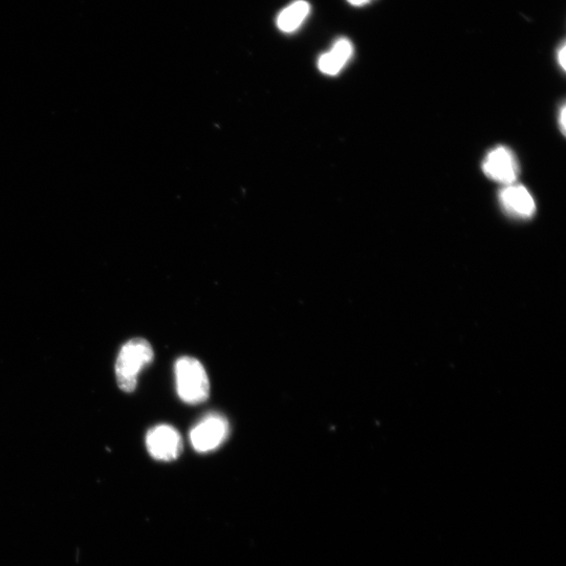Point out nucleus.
Returning a JSON list of instances; mask_svg holds the SVG:
<instances>
[{"label": "nucleus", "mask_w": 566, "mask_h": 566, "mask_svg": "<svg viewBox=\"0 0 566 566\" xmlns=\"http://www.w3.org/2000/svg\"><path fill=\"white\" fill-rule=\"evenodd\" d=\"M309 13L310 5L304 0H298L279 14L277 26L283 32H294L301 26Z\"/></svg>", "instance_id": "nucleus-8"}, {"label": "nucleus", "mask_w": 566, "mask_h": 566, "mask_svg": "<svg viewBox=\"0 0 566 566\" xmlns=\"http://www.w3.org/2000/svg\"><path fill=\"white\" fill-rule=\"evenodd\" d=\"M155 353L145 339L128 341L119 353L116 363V377L119 387L125 393H133L138 385L142 370L154 361Z\"/></svg>", "instance_id": "nucleus-1"}, {"label": "nucleus", "mask_w": 566, "mask_h": 566, "mask_svg": "<svg viewBox=\"0 0 566 566\" xmlns=\"http://www.w3.org/2000/svg\"><path fill=\"white\" fill-rule=\"evenodd\" d=\"M565 106H563L561 108V113H560V125H561V132L564 134L565 133Z\"/></svg>", "instance_id": "nucleus-11"}, {"label": "nucleus", "mask_w": 566, "mask_h": 566, "mask_svg": "<svg viewBox=\"0 0 566 566\" xmlns=\"http://www.w3.org/2000/svg\"><path fill=\"white\" fill-rule=\"evenodd\" d=\"M177 390L181 400L198 405L208 400L210 382L203 364L192 357H182L176 363Z\"/></svg>", "instance_id": "nucleus-2"}, {"label": "nucleus", "mask_w": 566, "mask_h": 566, "mask_svg": "<svg viewBox=\"0 0 566 566\" xmlns=\"http://www.w3.org/2000/svg\"><path fill=\"white\" fill-rule=\"evenodd\" d=\"M499 202L508 214L518 219H531L536 212L533 195L524 186L514 184L506 186L499 193Z\"/></svg>", "instance_id": "nucleus-6"}, {"label": "nucleus", "mask_w": 566, "mask_h": 566, "mask_svg": "<svg viewBox=\"0 0 566 566\" xmlns=\"http://www.w3.org/2000/svg\"><path fill=\"white\" fill-rule=\"evenodd\" d=\"M558 55H559V56H558V58H559V63H560V65H561L562 69L565 70V62H566L565 57H566V53H565V46H564V45L562 46V48H561V50L559 51Z\"/></svg>", "instance_id": "nucleus-9"}, {"label": "nucleus", "mask_w": 566, "mask_h": 566, "mask_svg": "<svg viewBox=\"0 0 566 566\" xmlns=\"http://www.w3.org/2000/svg\"><path fill=\"white\" fill-rule=\"evenodd\" d=\"M146 446L154 459L171 462L177 460L181 455L183 440L176 428L169 425H159L148 431Z\"/></svg>", "instance_id": "nucleus-4"}, {"label": "nucleus", "mask_w": 566, "mask_h": 566, "mask_svg": "<svg viewBox=\"0 0 566 566\" xmlns=\"http://www.w3.org/2000/svg\"><path fill=\"white\" fill-rule=\"evenodd\" d=\"M230 425L220 413H209L190 431V442L195 451L208 453L220 448L229 438Z\"/></svg>", "instance_id": "nucleus-3"}, {"label": "nucleus", "mask_w": 566, "mask_h": 566, "mask_svg": "<svg viewBox=\"0 0 566 566\" xmlns=\"http://www.w3.org/2000/svg\"><path fill=\"white\" fill-rule=\"evenodd\" d=\"M486 176L497 183L512 185L518 178L519 165L513 152L507 147H497L489 152L483 163Z\"/></svg>", "instance_id": "nucleus-5"}, {"label": "nucleus", "mask_w": 566, "mask_h": 566, "mask_svg": "<svg viewBox=\"0 0 566 566\" xmlns=\"http://www.w3.org/2000/svg\"><path fill=\"white\" fill-rule=\"evenodd\" d=\"M347 2L353 6L360 7L372 3L373 0H347Z\"/></svg>", "instance_id": "nucleus-10"}, {"label": "nucleus", "mask_w": 566, "mask_h": 566, "mask_svg": "<svg viewBox=\"0 0 566 566\" xmlns=\"http://www.w3.org/2000/svg\"><path fill=\"white\" fill-rule=\"evenodd\" d=\"M353 54L352 42L347 39H339L329 53H325L320 57L318 67L322 73L335 76L342 71Z\"/></svg>", "instance_id": "nucleus-7"}]
</instances>
